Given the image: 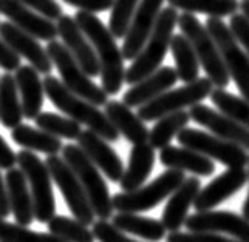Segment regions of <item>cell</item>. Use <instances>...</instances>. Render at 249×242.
Returning <instances> with one entry per match:
<instances>
[{"instance_id":"obj_1","label":"cell","mask_w":249,"mask_h":242,"mask_svg":"<svg viewBox=\"0 0 249 242\" xmlns=\"http://www.w3.org/2000/svg\"><path fill=\"white\" fill-rule=\"evenodd\" d=\"M74 19L98 54L101 64V86L107 91L108 96H115L121 91L123 83L125 82L124 54L123 49L116 45V37L94 16V13L79 10Z\"/></svg>"},{"instance_id":"obj_2","label":"cell","mask_w":249,"mask_h":242,"mask_svg":"<svg viewBox=\"0 0 249 242\" xmlns=\"http://www.w3.org/2000/svg\"><path fill=\"white\" fill-rule=\"evenodd\" d=\"M44 88L45 96L50 99V102L57 110L65 113V116L74 119L76 122L82 125H87L90 129H93L94 133H98L108 142H116L119 139V131L111 124L106 111L102 113L99 107L93 105L87 99L68 90L62 81L56 79L54 76L45 74Z\"/></svg>"},{"instance_id":"obj_3","label":"cell","mask_w":249,"mask_h":242,"mask_svg":"<svg viewBox=\"0 0 249 242\" xmlns=\"http://www.w3.org/2000/svg\"><path fill=\"white\" fill-rule=\"evenodd\" d=\"M178 19L179 16L174 6L164 8L161 11L150 37L145 42L141 53L135 57L133 64L125 71V82L128 85L138 83L144 77H147L160 68L162 59L167 54V49L170 48Z\"/></svg>"},{"instance_id":"obj_4","label":"cell","mask_w":249,"mask_h":242,"mask_svg":"<svg viewBox=\"0 0 249 242\" xmlns=\"http://www.w3.org/2000/svg\"><path fill=\"white\" fill-rule=\"evenodd\" d=\"M62 158L73 168L76 176L81 180V184L89 196V201L94 210V214L99 219L113 218V197L108 193V187L104 177L101 175V170L94 165L93 161L84 153L79 145L68 144L62 148Z\"/></svg>"},{"instance_id":"obj_5","label":"cell","mask_w":249,"mask_h":242,"mask_svg":"<svg viewBox=\"0 0 249 242\" xmlns=\"http://www.w3.org/2000/svg\"><path fill=\"white\" fill-rule=\"evenodd\" d=\"M179 30L192 43L198 60L209 79L217 88H226L231 81V74L221 57L217 42L206 28V25L196 19L192 13H183L178 19Z\"/></svg>"},{"instance_id":"obj_6","label":"cell","mask_w":249,"mask_h":242,"mask_svg":"<svg viewBox=\"0 0 249 242\" xmlns=\"http://www.w3.org/2000/svg\"><path fill=\"white\" fill-rule=\"evenodd\" d=\"M17 165L28 179L34 219L48 224V221L56 216V199L53 193V176L47 162H42L36 153L25 148L17 153Z\"/></svg>"},{"instance_id":"obj_7","label":"cell","mask_w":249,"mask_h":242,"mask_svg":"<svg viewBox=\"0 0 249 242\" xmlns=\"http://www.w3.org/2000/svg\"><path fill=\"white\" fill-rule=\"evenodd\" d=\"M47 51L68 90L87 99L93 105L106 107V103L108 102L107 91L90 79V76L84 71V68L79 65V62L73 57V54L62 42H57L56 39L50 40L47 45Z\"/></svg>"},{"instance_id":"obj_8","label":"cell","mask_w":249,"mask_h":242,"mask_svg":"<svg viewBox=\"0 0 249 242\" xmlns=\"http://www.w3.org/2000/svg\"><path fill=\"white\" fill-rule=\"evenodd\" d=\"M186 175L183 170L169 168L149 185H142L133 192H123L113 196L116 211L141 213L155 209L183 184Z\"/></svg>"},{"instance_id":"obj_9","label":"cell","mask_w":249,"mask_h":242,"mask_svg":"<svg viewBox=\"0 0 249 242\" xmlns=\"http://www.w3.org/2000/svg\"><path fill=\"white\" fill-rule=\"evenodd\" d=\"M213 82L209 77H198L196 81L186 83L181 88L166 91L160 94L153 100L144 103L138 108V116L144 122L158 120L160 117L184 110L187 107H194L206 97H211L213 91Z\"/></svg>"},{"instance_id":"obj_10","label":"cell","mask_w":249,"mask_h":242,"mask_svg":"<svg viewBox=\"0 0 249 242\" xmlns=\"http://www.w3.org/2000/svg\"><path fill=\"white\" fill-rule=\"evenodd\" d=\"M206 28L212 34L213 40L217 42L221 57L225 60L228 71L235 82L240 94L249 100V56L240 47L234 32L223 22L220 17L209 16L206 20Z\"/></svg>"},{"instance_id":"obj_11","label":"cell","mask_w":249,"mask_h":242,"mask_svg":"<svg viewBox=\"0 0 249 242\" xmlns=\"http://www.w3.org/2000/svg\"><path fill=\"white\" fill-rule=\"evenodd\" d=\"M45 162L71 214L78 221L84 222L85 226H93L96 214H94L89 196L73 168L68 165L64 158H59L57 154H48Z\"/></svg>"},{"instance_id":"obj_12","label":"cell","mask_w":249,"mask_h":242,"mask_svg":"<svg viewBox=\"0 0 249 242\" xmlns=\"http://www.w3.org/2000/svg\"><path fill=\"white\" fill-rule=\"evenodd\" d=\"M177 139L183 146L198 151L212 161L223 163L228 168L246 167L249 162L248 150L231 141L221 139L212 133H204L196 128L186 127L178 133Z\"/></svg>"},{"instance_id":"obj_13","label":"cell","mask_w":249,"mask_h":242,"mask_svg":"<svg viewBox=\"0 0 249 242\" xmlns=\"http://www.w3.org/2000/svg\"><path fill=\"white\" fill-rule=\"evenodd\" d=\"M187 231H211L249 242V219L232 211H196L186 219Z\"/></svg>"},{"instance_id":"obj_14","label":"cell","mask_w":249,"mask_h":242,"mask_svg":"<svg viewBox=\"0 0 249 242\" xmlns=\"http://www.w3.org/2000/svg\"><path fill=\"white\" fill-rule=\"evenodd\" d=\"M56 27H57V34L62 39V43L73 54V57L78 60L79 65L84 68V71L90 77L99 76L101 64L98 54L89 37L85 36V32L78 25V22H76V19L67 14H62L56 20Z\"/></svg>"},{"instance_id":"obj_15","label":"cell","mask_w":249,"mask_h":242,"mask_svg":"<svg viewBox=\"0 0 249 242\" xmlns=\"http://www.w3.org/2000/svg\"><path fill=\"white\" fill-rule=\"evenodd\" d=\"M162 3L164 0H141L124 37V45L121 48L124 59L135 60V57L141 53L162 11Z\"/></svg>"},{"instance_id":"obj_16","label":"cell","mask_w":249,"mask_h":242,"mask_svg":"<svg viewBox=\"0 0 249 242\" xmlns=\"http://www.w3.org/2000/svg\"><path fill=\"white\" fill-rule=\"evenodd\" d=\"M189 113H191V119L194 122L209 129L212 134L234 142L249 151V129L232 117L221 113L220 110L215 111L208 105H203V103H196L191 107Z\"/></svg>"},{"instance_id":"obj_17","label":"cell","mask_w":249,"mask_h":242,"mask_svg":"<svg viewBox=\"0 0 249 242\" xmlns=\"http://www.w3.org/2000/svg\"><path fill=\"white\" fill-rule=\"evenodd\" d=\"M0 37L10 45L20 57H25L40 74H50L53 70V60H51L47 48H44L36 39L27 31L16 27L13 22L0 23Z\"/></svg>"},{"instance_id":"obj_18","label":"cell","mask_w":249,"mask_h":242,"mask_svg":"<svg viewBox=\"0 0 249 242\" xmlns=\"http://www.w3.org/2000/svg\"><path fill=\"white\" fill-rule=\"evenodd\" d=\"M249 180V173L245 167H232L221 173L218 177H215L200 190L198 196L194 202L196 211H206L215 209L217 205L229 199L237 192H240L245 184Z\"/></svg>"},{"instance_id":"obj_19","label":"cell","mask_w":249,"mask_h":242,"mask_svg":"<svg viewBox=\"0 0 249 242\" xmlns=\"http://www.w3.org/2000/svg\"><path fill=\"white\" fill-rule=\"evenodd\" d=\"M0 13L16 27L27 31L36 39L50 42L59 36L57 27L53 20L31 10L30 6L23 5L19 0H0Z\"/></svg>"},{"instance_id":"obj_20","label":"cell","mask_w":249,"mask_h":242,"mask_svg":"<svg viewBox=\"0 0 249 242\" xmlns=\"http://www.w3.org/2000/svg\"><path fill=\"white\" fill-rule=\"evenodd\" d=\"M78 145L84 150V153L93 161L107 179L111 182H119L124 175V163L121 158L118 156V153L108 145V141L104 137L94 133L93 129H85L81 133Z\"/></svg>"},{"instance_id":"obj_21","label":"cell","mask_w":249,"mask_h":242,"mask_svg":"<svg viewBox=\"0 0 249 242\" xmlns=\"http://www.w3.org/2000/svg\"><path fill=\"white\" fill-rule=\"evenodd\" d=\"M200 190L201 180L198 177H186L183 184L169 196V201L161 216V222L164 224L169 233L179 231V228L184 227L186 219L189 218V209L194 205Z\"/></svg>"},{"instance_id":"obj_22","label":"cell","mask_w":249,"mask_h":242,"mask_svg":"<svg viewBox=\"0 0 249 242\" xmlns=\"http://www.w3.org/2000/svg\"><path fill=\"white\" fill-rule=\"evenodd\" d=\"M178 81L177 70L170 66L158 68L147 77H144L138 83L132 85V88L125 91L123 96V102L130 108H140L144 103H147L158 97L160 94L169 91Z\"/></svg>"},{"instance_id":"obj_23","label":"cell","mask_w":249,"mask_h":242,"mask_svg":"<svg viewBox=\"0 0 249 242\" xmlns=\"http://www.w3.org/2000/svg\"><path fill=\"white\" fill-rule=\"evenodd\" d=\"M8 201H10L11 213L14 219L20 226L28 227L34 221V209H33V196L28 188V179L20 168H10L5 175Z\"/></svg>"},{"instance_id":"obj_24","label":"cell","mask_w":249,"mask_h":242,"mask_svg":"<svg viewBox=\"0 0 249 242\" xmlns=\"http://www.w3.org/2000/svg\"><path fill=\"white\" fill-rule=\"evenodd\" d=\"M16 82L20 94L23 117L28 120L36 119L42 113L45 97L44 81H40L39 71L31 65H20L16 70Z\"/></svg>"},{"instance_id":"obj_25","label":"cell","mask_w":249,"mask_h":242,"mask_svg":"<svg viewBox=\"0 0 249 242\" xmlns=\"http://www.w3.org/2000/svg\"><path fill=\"white\" fill-rule=\"evenodd\" d=\"M160 162L166 168L189 171L201 177H208L215 171V165L211 158L192 148H187V146H164L160 153Z\"/></svg>"},{"instance_id":"obj_26","label":"cell","mask_w":249,"mask_h":242,"mask_svg":"<svg viewBox=\"0 0 249 242\" xmlns=\"http://www.w3.org/2000/svg\"><path fill=\"white\" fill-rule=\"evenodd\" d=\"M106 114L111 120V124L116 127L119 134H123L128 142L133 145L149 142V129L145 127L144 120L135 114L130 107L125 105L124 102L108 100L106 103Z\"/></svg>"},{"instance_id":"obj_27","label":"cell","mask_w":249,"mask_h":242,"mask_svg":"<svg viewBox=\"0 0 249 242\" xmlns=\"http://www.w3.org/2000/svg\"><path fill=\"white\" fill-rule=\"evenodd\" d=\"M153 163H155V148L149 142L133 145L130 158H128V165L119 180L121 190L133 192L142 187L153 170Z\"/></svg>"},{"instance_id":"obj_28","label":"cell","mask_w":249,"mask_h":242,"mask_svg":"<svg viewBox=\"0 0 249 242\" xmlns=\"http://www.w3.org/2000/svg\"><path fill=\"white\" fill-rule=\"evenodd\" d=\"M113 224L115 227L123 230L124 233H130V235L140 236L150 242H158L164 239L167 233L164 224L161 221H157L153 218H144V216L128 211H118V214H113Z\"/></svg>"},{"instance_id":"obj_29","label":"cell","mask_w":249,"mask_h":242,"mask_svg":"<svg viewBox=\"0 0 249 242\" xmlns=\"http://www.w3.org/2000/svg\"><path fill=\"white\" fill-rule=\"evenodd\" d=\"M23 110L16 76L5 73L0 77V122L5 128H16L22 124Z\"/></svg>"},{"instance_id":"obj_30","label":"cell","mask_w":249,"mask_h":242,"mask_svg":"<svg viewBox=\"0 0 249 242\" xmlns=\"http://www.w3.org/2000/svg\"><path fill=\"white\" fill-rule=\"evenodd\" d=\"M11 139L23 146V148L31 151H39L45 154H57L64 148L61 137H57L51 133H47L44 129L33 128L30 125H17L11 131Z\"/></svg>"},{"instance_id":"obj_31","label":"cell","mask_w":249,"mask_h":242,"mask_svg":"<svg viewBox=\"0 0 249 242\" xmlns=\"http://www.w3.org/2000/svg\"><path fill=\"white\" fill-rule=\"evenodd\" d=\"M170 51L177 65L178 79L184 83H191L198 79L200 74V60L196 56L192 43L184 34H174L170 42Z\"/></svg>"},{"instance_id":"obj_32","label":"cell","mask_w":249,"mask_h":242,"mask_svg":"<svg viewBox=\"0 0 249 242\" xmlns=\"http://www.w3.org/2000/svg\"><path fill=\"white\" fill-rule=\"evenodd\" d=\"M191 120V113L184 110L160 117L149 133V144L153 148H164V146L170 145V141L178 136V133L186 128Z\"/></svg>"},{"instance_id":"obj_33","label":"cell","mask_w":249,"mask_h":242,"mask_svg":"<svg viewBox=\"0 0 249 242\" xmlns=\"http://www.w3.org/2000/svg\"><path fill=\"white\" fill-rule=\"evenodd\" d=\"M169 6L175 10H183L184 13H201L213 17L232 16L238 11L237 0H167Z\"/></svg>"},{"instance_id":"obj_34","label":"cell","mask_w":249,"mask_h":242,"mask_svg":"<svg viewBox=\"0 0 249 242\" xmlns=\"http://www.w3.org/2000/svg\"><path fill=\"white\" fill-rule=\"evenodd\" d=\"M211 100L221 113L228 114L249 129V100L243 96L226 91L225 88H217L211 93Z\"/></svg>"},{"instance_id":"obj_35","label":"cell","mask_w":249,"mask_h":242,"mask_svg":"<svg viewBox=\"0 0 249 242\" xmlns=\"http://www.w3.org/2000/svg\"><path fill=\"white\" fill-rule=\"evenodd\" d=\"M48 230L57 238H61L67 242H94L93 230L89 228L84 222L78 219L67 218V216L56 214L53 219L48 221Z\"/></svg>"},{"instance_id":"obj_36","label":"cell","mask_w":249,"mask_h":242,"mask_svg":"<svg viewBox=\"0 0 249 242\" xmlns=\"http://www.w3.org/2000/svg\"><path fill=\"white\" fill-rule=\"evenodd\" d=\"M36 120L37 128L44 129L47 133H51L57 137H64L68 141L79 139L81 133L84 129L81 128V124L76 122L71 117H62L56 113H50V111H42V113L34 119Z\"/></svg>"},{"instance_id":"obj_37","label":"cell","mask_w":249,"mask_h":242,"mask_svg":"<svg viewBox=\"0 0 249 242\" xmlns=\"http://www.w3.org/2000/svg\"><path fill=\"white\" fill-rule=\"evenodd\" d=\"M0 242H67L53 233H37L20 224H11L0 218Z\"/></svg>"},{"instance_id":"obj_38","label":"cell","mask_w":249,"mask_h":242,"mask_svg":"<svg viewBox=\"0 0 249 242\" xmlns=\"http://www.w3.org/2000/svg\"><path fill=\"white\" fill-rule=\"evenodd\" d=\"M140 3L141 0H115L108 19V30L116 39L125 37Z\"/></svg>"},{"instance_id":"obj_39","label":"cell","mask_w":249,"mask_h":242,"mask_svg":"<svg viewBox=\"0 0 249 242\" xmlns=\"http://www.w3.org/2000/svg\"><path fill=\"white\" fill-rule=\"evenodd\" d=\"M166 242H240L234 238L221 236L220 233L211 231H170L166 236Z\"/></svg>"},{"instance_id":"obj_40","label":"cell","mask_w":249,"mask_h":242,"mask_svg":"<svg viewBox=\"0 0 249 242\" xmlns=\"http://www.w3.org/2000/svg\"><path fill=\"white\" fill-rule=\"evenodd\" d=\"M94 238L99 242H140L124 235L123 230L115 227L113 222H108V219H99L93 224Z\"/></svg>"},{"instance_id":"obj_41","label":"cell","mask_w":249,"mask_h":242,"mask_svg":"<svg viewBox=\"0 0 249 242\" xmlns=\"http://www.w3.org/2000/svg\"><path fill=\"white\" fill-rule=\"evenodd\" d=\"M229 28L249 56V17L245 16L243 13L232 14L229 20Z\"/></svg>"},{"instance_id":"obj_42","label":"cell","mask_w":249,"mask_h":242,"mask_svg":"<svg viewBox=\"0 0 249 242\" xmlns=\"http://www.w3.org/2000/svg\"><path fill=\"white\" fill-rule=\"evenodd\" d=\"M19 2L30 6L31 10L37 11L50 20H57L62 16V6L56 0H19Z\"/></svg>"},{"instance_id":"obj_43","label":"cell","mask_w":249,"mask_h":242,"mask_svg":"<svg viewBox=\"0 0 249 242\" xmlns=\"http://www.w3.org/2000/svg\"><path fill=\"white\" fill-rule=\"evenodd\" d=\"M20 66V56L0 37V68H3L6 73L16 71Z\"/></svg>"},{"instance_id":"obj_44","label":"cell","mask_w":249,"mask_h":242,"mask_svg":"<svg viewBox=\"0 0 249 242\" xmlns=\"http://www.w3.org/2000/svg\"><path fill=\"white\" fill-rule=\"evenodd\" d=\"M70 6L78 8L82 11L89 13H104L107 10H111L115 0H64Z\"/></svg>"},{"instance_id":"obj_45","label":"cell","mask_w":249,"mask_h":242,"mask_svg":"<svg viewBox=\"0 0 249 242\" xmlns=\"http://www.w3.org/2000/svg\"><path fill=\"white\" fill-rule=\"evenodd\" d=\"M17 163V154L11 150V146L0 136V168L10 170Z\"/></svg>"},{"instance_id":"obj_46","label":"cell","mask_w":249,"mask_h":242,"mask_svg":"<svg viewBox=\"0 0 249 242\" xmlns=\"http://www.w3.org/2000/svg\"><path fill=\"white\" fill-rule=\"evenodd\" d=\"M11 214L10 201H8V190H6V180L3 179L0 173V218H8Z\"/></svg>"},{"instance_id":"obj_47","label":"cell","mask_w":249,"mask_h":242,"mask_svg":"<svg viewBox=\"0 0 249 242\" xmlns=\"http://www.w3.org/2000/svg\"><path fill=\"white\" fill-rule=\"evenodd\" d=\"M248 165H249V162H248ZM248 173H249V168H248ZM242 213L246 219H249V192H248V196H246V201L243 204V209H242Z\"/></svg>"},{"instance_id":"obj_48","label":"cell","mask_w":249,"mask_h":242,"mask_svg":"<svg viewBox=\"0 0 249 242\" xmlns=\"http://www.w3.org/2000/svg\"><path fill=\"white\" fill-rule=\"evenodd\" d=\"M240 11L249 17V0H243V2L240 3Z\"/></svg>"}]
</instances>
